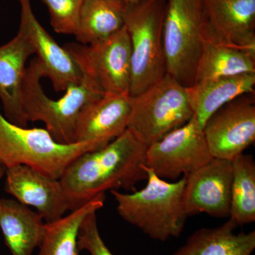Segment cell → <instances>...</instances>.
<instances>
[{"label": "cell", "instance_id": "1", "mask_svg": "<svg viewBox=\"0 0 255 255\" xmlns=\"http://www.w3.org/2000/svg\"><path fill=\"white\" fill-rule=\"evenodd\" d=\"M147 147L128 128L105 147L79 156L60 179L69 211L107 191H135L137 183L147 179L143 167Z\"/></svg>", "mask_w": 255, "mask_h": 255}, {"label": "cell", "instance_id": "2", "mask_svg": "<svg viewBox=\"0 0 255 255\" xmlns=\"http://www.w3.org/2000/svg\"><path fill=\"white\" fill-rule=\"evenodd\" d=\"M147 184L132 193L111 191L121 217L155 241L180 236L188 217L184 209L186 177L173 182L161 179L144 164Z\"/></svg>", "mask_w": 255, "mask_h": 255}, {"label": "cell", "instance_id": "3", "mask_svg": "<svg viewBox=\"0 0 255 255\" xmlns=\"http://www.w3.org/2000/svg\"><path fill=\"white\" fill-rule=\"evenodd\" d=\"M80 82L70 85L58 100L45 93L41 84L45 73L37 58L26 70L22 89V105L28 122H41L53 139L62 144L75 143L77 122L82 110L105 95L98 82L82 73Z\"/></svg>", "mask_w": 255, "mask_h": 255}, {"label": "cell", "instance_id": "4", "mask_svg": "<svg viewBox=\"0 0 255 255\" xmlns=\"http://www.w3.org/2000/svg\"><path fill=\"white\" fill-rule=\"evenodd\" d=\"M100 148L99 144L92 142L60 143L46 129L15 125L0 111V164L5 169L26 165L60 179L79 156Z\"/></svg>", "mask_w": 255, "mask_h": 255}, {"label": "cell", "instance_id": "5", "mask_svg": "<svg viewBox=\"0 0 255 255\" xmlns=\"http://www.w3.org/2000/svg\"><path fill=\"white\" fill-rule=\"evenodd\" d=\"M167 0L127 4L124 26L131 48L130 97L145 91L167 74L163 23Z\"/></svg>", "mask_w": 255, "mask_h": 255}, {"label": "cell", "instance_id": "6", "mask_svg": "<svg viewBox=\"0 0 255 255\" xmlns=\"http://www.w3.org/2000/svg\"><path fill=\"white\" fill-rule=\"evenodd\" d=\"M205 26L202 0H167L163 23L166 71L184 87L195 80Z\"/></svg>", "mask_w": 255, "mask_h": 255}, {"label": "cell", "instance_id": "7", "mask_svg": "<svg viewBox=\"0 0 255 255\" xmlns=\"http://www.w3.org/2000/svg\"><path fill=\"white\" fill-rule=\"evenodd\" d=\"M131 97L128 128L147 147L182 127L194 117L184 87L168 74Z\"/></svg>", "mask_w": 255, "mask_h": 255}, {"label": "cell", "instance_id": "8", "mask_svg": "<svg viewBox=\"0 0 255 255\" xmlns=\"http://www.w3.org/2000/svg\"><path fill=\"white\" fill-rule=\"evenodd\" d=\"M81 73L98 82L106 94L129 93L131 48L124 26L112 36L90 45L70 43L63 46Z\"/></svg>", "mask_w": 255, "mask_h": 255}, {"label": "cell", "instance_id": "9", "mask_svg": "<svg viewBox=\"0 0 255 255\" xmlns=\"http://www.w3.org/2000/svg\"><path fill=\"white\" fill-rule=\"evenodd\" d=\"M213 158L195 117L146 149L145 165L161 179L177 181Z\"/></svg>", "mask_w": 255, "mask_h": 255}, {"label": "cell", "instance_id": "10", "mask_svg": "<svg viewBox=\"0 0 255 255\" xmlns=\"http://www.w3.org/2000/svg\"><path fill=\"white\" fill-rule=\"evenodd\" d=\"M248 95L223 106L206 122L204 135L213 157L233 160L254 143L255 100Z\"/></svg>", "mask_w": 255, "mask_h": 255}, {"label": "cell", "instance_id": "11", "mask_svg": "<svg viewBox=\"0 0 255 255\" xmlns=\"http://www.w3.org/2000/svg\"><path fill=\"white\" fill-rule=\"evenodd\" d=\"M185 177L183 201L187 216L204 213L213 217H229L232 160L213 157Z\"/></svg>", "mask_w": 255, "mask_h": 255}, {"label": "cell", "instance_id": "12", "mask_svg": "<svg viewBox=\"0 0 255 255\" xmlns=\"http://www.w3.org/2000/svg\"><path fill=\"white\" fill-rule=\"evenodd\" d=\"M205 37L255 55V0H202Z\"/></svg>", "mask_w": 255, "mask_h": 255}, {"label": "cell", "instance_id": "13", "mask_svg": "<svg viewBox=\"0 0 255 255\" xmlns=\"http://www.w3.org/2000/svg\"><path fill=\"white\" fill-rule=\"evenodd\" d=\"M21 6V21L18 33L33 48L37 59L56 92H65L70 85L78 83L82 74L73 57L60 46L40 24L32 10L31 0H18Z\"/></svg>", "mask_w": 255, "mask_h": 255}, {"label": "cell", "instance_id": "14", "mask_svg": "<svg viewBox=\"0 0 255 255\" xmlns=\"http://www.w3.org/2000/svg\"><path fill=\"white\" fill-rule=\"evenodd\" d=\"M4 190L20 204L37 210L46 223L60 219L69 205L60 179L26 165L5 169Z\"/></svg>", "mask_w": 255, "mask_h": 255}, {"label": "cell", "instance_id": "15", "mask_svg": "<svg viewBox=\"0 0 255 255\" xmlns=\"http://www.w3.org/2000/svg\"><path fill=\"white\" fill-rule=\"evenodd\" d=\"M130 112V94L105 93L82 110L75 128V142H96L105 147L127 130Z\"/></svg>", "mask_w": 255, "mask_h": 255}, {"label": "cell", "instance_id": "16", "mask_svg": "<svg viewBox=\"0 0 255 255\" xmlns=\"http://www.w3.org/2000/svg\"><path fill=\"white\" fill-rule=\"evenodd\" d=\"M33 54L31 44L18 33L0 46V101L5 118L22 127H27L28 124L23 110V80L26 61Z\"/></svg>", "mask_w": 255, "mask_h": 255}, {"label": "cell", "instance_id": "17", "mask_svg": "<svg viewBox=\"0 0 255 255\" xmlns=\"http://www.w3.org/2000/svg\"><path fill=\"white\" fill-rule=\"evenodd\" d=\"M44 221L28 206L0 198V229L11 255H33L44 238Z\"/></svg>", "mask_w": 255, "mask_h": 255}, {"label": "cell", "instance_id": "18", "mask_svg": "<svg viewBox=\"0 0 255 255\" xmlns=\"http://www.w3.org/2000/svg\"><path fill=\"white\" fill-rule=\"evenodd\" d=\"M255 73L211 79L187 87L194 117L204 128L208 119L231 101L254 92Z\"/></svg>", "mask_w": 255, "mask_h": 255}, {"label": "cell", "instance_id": "19", "mask_svg": "<svg viewBox=\"0 0 255 255\" xmlns=\"http://www.w3.org/2000/svg\"><path fill=\"white\" fill-rule=\"evenodd\" d=\"M238 225L232 220L217 228H203L188 238L172 255H252L255 249V232L235 233Z\"/></svg>", "mask_w": 255, "mask_h": 255}, {"label": "cell", "instance_id": "20", "mask_svg": "<svg viewBox=\"0 0 255 255\" xmlns=\"http://www.w3.org/2000/svg\"><path fill=\"white\" fill-rule=\"evenodd\" d=\"M127 6L122 0H84L77 41L90 45L117 33L124 26Z\"/></svg>", "mask_w": 255, "mask_h": 255}, {"label": "cell", "instance_id": "21", "mask_svg": "<svg viewBox=\"0 0 255 255\" xmlns=\"http://www.w3.org/2000/svg\"><path fill=\"white\" fill-rule=\"evenodd\" d=\"M246 73H255V55L204 38L194 83Z\"/></svg>", "mask_w": 255, "mask_h": 255}, {"label": "cell", "instance_id": "22", "mask_svg": "<svg viewBox=\"0 0 255 255\" xmlns=\"http://www.w3.org/2000/svg\"><path fill=\"white\" fill-rule=\"evenodd\" d=\"M105 194L97 196L54 222L46 223V233L37 255H78V236L83 220L105 204Z\"/></svg>", "mask_w": 255, "mask_h": 255}, {"label": "cell", "instance_id": "23", "mask_svg": "<svg viewBox=\"0 0 255 255\" xmlns=\"http://www.w3.org/2000/svg\"><path fill=\"white\" fill-rule=\"evenodd\" d=\"M230 219L238 226L255 221V162L253 155L242 154L232 160Z\"/></svg>", "mask_w": 255, "mask_h": 255}, {"label": "cell", "instance_id": "24", "mask_svg": "<svg viewBox=\"0 0 255 255\" xmlns=\"http://www.w3.org/2000/svg\"><path fill=\"white\" fill-rule=\"evenodd\" d=\"M49 11L50 24L60 34L75 35L84 0H41Z\"/></svg>", "mask_w": 255, "mask_h": 255}, {"label": "cell", "instance_id": "25", "mask_svg": "<svg viewBox=\"0 0 255 255\" xmlns=\"http://www.w3.org/2000/svg\"><path fill=\"white\" fill-rule=\"evenodd\" d=\"M97 212L90 213L82 221L78 236V251H86L90 255H114L101 237Z\"/></svg>", "mask_w": 255, "mask_h": 255}, {"label": "cell", "instance_id": "26", "mask_svg": "<svg viewBox=\"0 0 255 255\" xmlns=\"http://www.w3.org/2000/svg\"><path fill=\"white\" fill-rule=\"evenodd\" d=\"M5 173V167L4 166L1 165V164H0V179H1V178L3 177V176L4 175Z\"/></svg>", "mask_w": 255, "mask_h": 255}, {"label": "cell", "instance_id": "27", "mask_svg": "<svg viewBox=\"0 0 255 255\" xmlns=\"http://www.w3.org/2000/svg\"><path fill=\"white\" fill-rule=\"evenodd\" d=\"M126 4H132V3L137 2V1H140V0H122Z\"/></svg>", "mask_w": 255, "mask_h": 255}]
</instances>
